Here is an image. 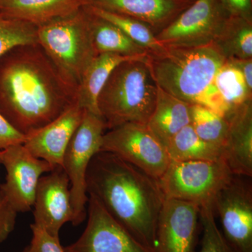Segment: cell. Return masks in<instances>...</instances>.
Masks as SVG:
<instances>
[{
	"label": "cell",
	"mask_w": 252,
	"mask_h": 252,
	"mask_svg": "<svg viewBox=\"0 0 252 252\" xmlns=\"http://www.w3.org/2000/svg\"><path fill=\"white\" fill-rule=\"evenodd\" d=\"M166 150L170 161L223 159V149L202 140L190 124L172 139L167 144Z\"/></svg>",
	"instance_id": "7402d4cb"
},
{
	"label": "cell",
	"mask_w": 252,
	"mask_h": 252,
	"mask_svg": "<svg viewBox=\"0 0 252 252\" xmlns=\"http://www.w3.org/2000/svg\"><path fill=\"white\" fill-rule=\"evenodd\" d=\"M32 207L33 223L53 236L59 238L66 223L74 224L70 182L62 167H55L41 177Z\"/></svg>",
	"instance_id": "4fadbf2b"
},
{
	"label": "cell",
	"mask_w": 252,
	"mask_h": 252,
	"mask_svg": "<svg viewBox=\"0 0 252 252\" xmlns=\"http://www.w3.org/2000/svg\"><path fill=\"white\" fill-rule=\"evenodd\" d=\"M227 60L252 59V21L229 16L215 41Z\"/></svg>",
	"instance_id": "603a6c76"
},
{
	"label": "cell",
	"mask_w": 252,
	"mask_h": 252,
	"mask_svg": "<svg viewBox=\"0 0 252 252\" xmlns=\"http://www.w3.org/2000/svg\"><path fill=\"white\" fill-rule=\"evenodd\" d=\"M88 222L77 241L65 252H153L134 238L99 203L89 195Z\"/></svg>",
	"instance_id": "7c38bea8"
},
{
	"label": "cell",
	"mask_w": 252,
	"mask_h": 252,
	"mask_svg": "<svg viewBox=\"0 0 252 252\" xmlns=\"http://www.w3.org/2000/svg\"><path fill=\"white\" fill-rule=\"evenodd\" d=\"M216 86L229 109L228 116L252 101V91L249 89L243 74L228 60L217 74Z\"/></svg>",
	"instance_id": "cb8c5ba5"
},
{
	"label": "cell",
	"mask_w": 252,
	"mask_h": 252,
	"mask_svg": "<svg viewBox=\"0 0 252 252\" xmlns=\"http://www.w3.org/2000/svg\"><path fill=\"white\" fill-rule=\"evenodd\" d=\"M75 104V92L63 80L39 44L16 46L0 57V114L28 135Z\"/></svg>",
	"instance_id": "6da1fadb"
},
{
	"label": "cell",
	"mask_w": 252,
	"mask_h": 252,
	"mask_svg": "<svg viewBox=\"0 0 252 252\" xmlns=\"http://www.w3.org/2000/svg\"><path fill=\"white\" fill-rule=\"evenodd\" d=\"M200 207L166 199L158 220L154 252H195Z\"/></svg>",
	"instance_id": "5bb4252c"
},
{
	"label": "cell",
	"mask_w": 252,
	"mask_h": 252,
	"mask_svg": "<svg viewBox=\"0 0 252 252\" xmlns=\"http://www.w3.org/2000/svg\"><path fill=\"white\" fill-rule=\"evenodd\" d=\"M233 65L240 69L246 81L249 89L252 91V59L246 60L228 59Z\"/></svg>",
	"instance_id": "d6a6232c"
},
{
	"label": "cell",
	"mask_w": 252,
	"mask_h": 252,
	"mask_svg": "<svg viewBox=\"0 0 252 252\" xmlns=\"http://www.w3.org/2000/svg\"><path fill=\"white\" fill-rule=\"evenodd\" d=\"M86 191L149 250L155 252L158 220L165 202L158 182L115 154L100 151L91 160Z\"/></svg>",
	"instance_id": "7a4b0ae2"
},
{
	"label": "cell",
	"mask_w": 252,
	"mask_h": 252,
	"mask_svg": "<svg viewBox=\"0 0 252 252\" xmlns=\"http://www.w3.org/2000/svg\"><path fill=\"white\" fill-rule=\"evenodd\" d=\"M86 9L89 14L93 44L97 56L114 54L124 56H144L148 54L147 50L132 41L115 25Z\"/></svg>",
	"instance_id": "44dd1931"
},
{
	"label": "cell",
	"mask_w": 252,
	"mask_h": 252,
	"mask_svg": "<svg viewBox=\"0 0 252 252\" xmlns=\"http://www.w3.org/2000/svg\"><path fill=\"white\" fill-rule=\"evenodd\" d=\"M107 127L98 114L84 111L82 120L68 144L62 167L70 182L71 196L74 214V225L85 220L89 196L86 177L91 160L101 151Z\"/></svg>",
	"instance_id": "52a82bcc"
},
{
	"label": "cell",
	"mask_w": 252,
	"mask_h": 252,
	"mask_svg": "<svg viewBox=\"0 0 252 252\" xmlns=\"http://www.w3.org/2000/svg\"><path fill=\"white\" fill-rule=\"evenodd\" d=\"M228 139L223 159L234 175L252 177V101L235 109L228 117Z\"/></svg>",
	"instance_id": "e0dca14e"
},
{
	"label": "cell",
	"mask_w": 252,
	"mask_h": 252,
	"mask_svg": "<svg viewBox=\"0 0 252 252\" xmlns=\"http://www.w3.org/2000/svg\"><path fill=\"white\" fill-rule=\"evenodd\" d=\"M190 107L158 86L155 107L147 126L165 148L180 131L190 124Z\"/></svg>",
	"instance_id": "d6986e66"
},
{
	"label": "cell",
	"mask_w": 252,
	"mask_h": 252,
	"mask_svg": "<svg viewBox=\"0 0 252 252\" xmlns=\"http://www.w3.org/2000/svg\"><path fill=\"white\" fill-rule=\"evenodd\" d=\"M147 56H124L102 54L94 58L82 78L76 91L75 104L84 110L99 114L97 98L99 93L114 68L130 60L144 59Z\"/></svg>",
	"instance_id": "ffe728a7"
},
{
	"label": "cell",
	"mask_w": 252,
	"mask_h": 252,
	"mask_svg": "<svg viewBox=\"0 0 252 252\" xmlns=\"http://www.w3.org/2000/svg\"><path fill=\"white\" fill-rule=\"evenodd\" d=\"M233 176L224 159L170 161L158 182L165 200H182L201 207L212 204L217 192Z\"/></svg>",
	"instance_id": "8992f818"
},
{
	"label": "cell",
	"mask_w": 252,
	"mask_h": 252,
	"mask_svg": "<svg viewBox=\"0 0 252 252\" xmlns=\"http://www.w3.org/2000/svg\"><path fill=\"white\" fill-rule=\"evenodd\" d=\"M23 252H31V250H30L29 246H28L27 248H25V250H23Z\"/></svg>",
	"instance_id": "836d02e7"
},
{
	"label": "cell",
	"mask_w": 252,
	"mask_h": 252,
	"mask_svg": "<svg viewBox=\"0 0 252 252\" xmlns=\"http://www.w3.org/2000/svg\"><path fill=\"white\" fill-rule=\"evenodd\" d=\"M86 5L87 0H0V16L26 21L39 28Z\"/></svg>",
	"instance_id": "ac0fdd59"
},
{
	"label": "cell",
	"mask_w": 252,
	"mask_h": 252,
	"mask_svg": "<svg viewBox=\"0 0 252 252\" xmlns=\"http://www.w3.org/2000/svg\"><path fill=\"white\" fill-rule=\"evenodd\" d=\"M199 220L203 227L201 248L199 252H236L217 225L212 204L200 207Z\"/></svg>",
	"instance_id": "83f0119b"
},
{
	"label": "cell",
	"mask_w": 252,
	"mask_h": 252,
	"mask_svg": "<svg viewBox=\"0 0 252 252\" xmlns=\"http://www.w3.org/2000/svg\"><path fill=\"white\" fill-rule=\"evenodd\" d=\"M230 16H236L252 21V0H220Z\"/></svg>",
	"instance_id": "1f68e13d"
},
{
	"label": "cell",
	"mask_w": 252,
	"mask_h": 252,
	"mask_svg": "<svg viewBox=\"0 0 252 252\" xmlns=\"http://www.w3.org/2000/svg\"><path fill=\"white\" fill-rule=\"evenodd\" d=\"M252 178L234 175L212 201L222 233L236 252H252Z\"/></svg>",
	"instance_id": "30bf717a"
},
{
	"label": "cell",
	"mask_w": 252,
	"mask_h": 252,
	"mask_svg": "<svg viewBox=\"0 0 252 252\" xmlns=\"http://www.w3.org/2000/svg\"><path fill=\"white\" fill-rule=\"evenodd\" d=\"M26 139V135L16 130L0 114V150H4L16 144H23Z\"/></svg>",
	"instance_id": "4dcf8cb0"
},
{
	"label": "cell",
	"mask_w": 252,
	"mask_h": 252,
	"mask_svg": "<svg viewBox=\"0 0 252 252\" xmlns=\"http://www.w3.org/2000/svg\"><path fill=\"white\" fill-rule=\"evenodd\" d=\"M31 228L32 233L29 245L31 252H65L61 246L59 237L50 235L34 223L31 224Z\"/></svg>",
	"instance_id": "f1b7e54d"
},
{
	"label": "cell",
	"mask_w": 252,
	"mask_h": 252,
	"mask_svg": "<svg viewBox=\"0 0 252 252\" xmlns=\"http://www.w3.org/2000/svg\"><path fill=\"white\" fill-rule=\"evenodd\" d=\"M1 165V150H0V165Z\"/></svg>",
	"instance_id": "e575fe53"
},
{
	"label": "cell",
	"mask_w": 252,
	"mask_h": 252,
	"mask_svg": "<svg viewBox=\"0 0 252 252\" xmlns=\"http://www.w3.org/2000/svg\"><path fill=\"white\" fill-rule=\"evenodd\" d=\"M195 0H87L86 6L123 15L144 23L157 35Z\"/></svg>",
	"instance_id": "2e32d148"
},
{
	"label": "cell",
	"mask_w": 252,
	"mask_h": 252,
	"mask_svg": "<svg viewBox=\"0 0 252 252\" xmlns=\"http://www.w3.org/2000/svg\"><path fill=\"white\" fill-rule=\"evenodd\" d=\"M101 151L117 155L158 180L170 165L166 148L145 124L127 123L104 134Z\"/></svg>",
	"instance_id": "ba28073f"
},
{
	"label": "cell",
	"mask_w": 252,
	"mask_h": 252,
	"mask_svg": "<svg viewBox=\"0 0 252 252\" xmlns=\"http://www.w3.org/2000/svg\"><path fill=\"white\" fill-rule=\"evenodd\" d=\"M227 59L213 43L198 47H165L148 52L146 64L157 85L190 105L226 118L229 109L217 90L216 77Z\"/></svg>",
	"instance_id": "3957f363"
},
{
	"label": "cell",
	"mask_w": 252,
	"mask_h": 252,
	"mask_svg": "<svg viewBox=\"0 0 252 252\" xmlns=\"http://www.w3.org/2000/svg\"><path fill=\"white\" fill-rule=\"evenodd\" d=\"M37 36L38 44L76 95L84 74L97 56L87 10L83 6L72 14L40 26Z\"/></svg>",
	"instance_id": "5b68a950"
},
{
	"label": "cell",
	"mask_w": 252,
	"mask_h": 252,
	"mask_svg": "<svg viewBox=\"0 0 252 252\" xmlns=\"http://www.w3.org/2000/svg\"><path fill=\"white\" fill-rule=\"evenodd\" d=\"M1 165L6 170V179L0 190L18 213L30 211L41 177L55 167L34 157L23 144L1 150Z\"/></svg>",
	"instance_id": "8fae6325"
},
{
	"label": "cell",
	"mask_w": 252,
	"mask_h": 252,
	"mask_svg": "<svg viewBox=\"0 0 252 252\" xmlns=\"http://www.w3.org/2000/svg\"><path fill=\"white\" fill-rule=\"evenodd\" d=\"M190 126L200 138L224 148L229 130L226 118L200 105H190Z\"/></svg>",
	"instance_id": "d4e9b609"
},
{
	"label": "cell",
	"mask_w": 252,
	"mask_h": 252,
	"mask_svg": "<svg viewBox=\"0 0 252 252\" xmlns=\"http://www.w3.org/2000/svg\"><path fill=\"white\" fill-rule=\"evenodd\" d=\"M37 31L32 23L0 16V57L16 46L37 44Z\"/></svg>",
	"instance_id": "4316f807"
},
{
	"label": "cell",
	"mask_w": 252,
	"mask_h": 252,
	"mask_svg": "<svg viewBox=\"0 0 252 252\" xmlns=\"http://www.w3.org/2000/svg\"><path fill=\"white\" fill-rule=\"evenodd\" d=\"M84 111L73 104L47 125L26 135L23 145L34 157L54 167H62L64 154Z\"/></svg>",
	"instance_id": "9a60e30c"
},
{
	"label": "cell",
	"mask_w": 252,
	"mask_h": 252,
	"mask_svg": "<svg viewBox=\"0 0 252 252\" xmlns=\"http://www.w3.org/2000/svg\"><path fill=\"white\" fill-rule=\"evenodd\" d=\"M220 0H195L157 36L167 47H198L213 44L229 17Z\"/></svg>",
	"instance_id": "9c48e42d"
},
{
	"label": "cell",
	"mask_w": 252,
	"mask_h": 252,
	"mask_svg": "<svg viewBox=\"0 0 252 252\" xmlns=\"http://www.w3.org/2000/svg\"><path fill=\"white\" fill-rule=\"evenodd\" d=\"M85 6L92 14L115 25L130 39L142 46L148 52H160L166 47L158 40L154 32L144 23L134 18L97 9L94 6Z\"/></svg>",
	"instance_id": "484cf974"
},
{
	"label": "cell",
	"mask_w": 252,
	"mask_h": 252,
	"mask_svg": "<svg viewBox=\"0 0 252 252\" xmlns=\"http://www.w3.org/2000/svg\"><path fill=\"white\" fill-rule=\"evenodd\" d=\"M146 58L119 64L99 93L97 108L107 130L127 123L147 125L155 107L158 86Z\"/></svg>",
	"instance_id": "277c9868"
},
{
	"label": "cell",
	"mask_w": 252,
	"mask_h": 252,
	"mask_svg": "<svg viewBox=\"0 0 252 252\" xmlns=\"http://www.w3.org/2000/svg\"><path fill=\"white\" fill-rule=\"evenodd\" d=\"M18 212L0 190V244L14 231Z\"/></svg>",
	"instance_id": "f546056e"
}]
</instances>
